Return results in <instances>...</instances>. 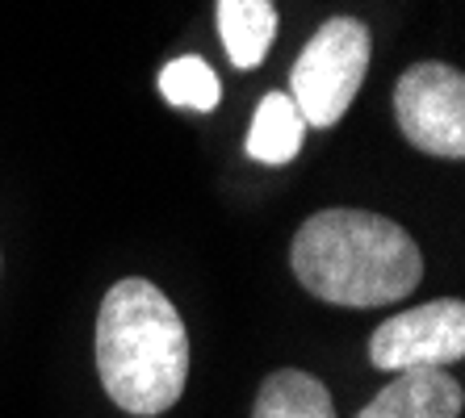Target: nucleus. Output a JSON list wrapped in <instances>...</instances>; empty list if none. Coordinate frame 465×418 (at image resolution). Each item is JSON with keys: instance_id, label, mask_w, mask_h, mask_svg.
I'll list each match as a JSON object with an SVG mask.
<instances>
[{"instance_id": "obj_6", "label": "nucleus", "mask_w": 465, "mask_h": 418, "mask_svg": "<svg viewBox=\"0 0 465 418\" xmlns=\"http://www.w3.org/2000/svg\"><path fill=\"white\" fill-rule=\"evenodd\" d=\"M461 381L444 368L399 373L357 418H461Z\"/></svg>"}, {"instance_id": "obj_7", "label": "nucleus", "mask_w": 465, "mask_h": 418, "mask_svg": "<svg viewBox=\"0 0 465 418\" xmlns=\"http://www.w3.org/2000/svg\"><path fill=\"white\" fill-rule=\"evenodd\" d=\"M218 34L231 63L252 72L264 63L272 38H277V9L272 0H218Z\"/></svg>"}, {"instance_id": "obj_1", "label": "nucleus", "mask_w": 465, "mask_h": 418, "mask_svg": "<svg viewBox=\"0 0 465 418\" xmlns=\"http://www.w3.org/2000/svg\"><path fill=\"white\" fill-rule=\"evenodd\" d=\"M293 277L311 297L331 306H390L423 277V256L399 222L369 209H319L290 247Z\"/></svg>"}, {"instance_id": "obj_9", "label": "nucleus", "mask_w": 465, "mask_h": 418, "mask_svg": "<svg viewBox=\"0 0 465 418\" xmlns=\"http://www.w3.org/2000/svg\"><path fill=\"white\" fill-rule=\"evenodd\" d=\"M252 418H336V402L319 376L302 368H282L260 385Z\"/></svg>"}, {"instance_id": "obj_8", "label": "nucleus", "mask_w": 465, "mask_h": 418, "mask_svg": "<svg viewBox=\"0 0 465 418\" xmlns=\"http://www.w3.org/2000/svg\"><path fill=\"white\" fill-rule=\"evenodd\" d=\"M306 134V122L298 113V105L290 101V92H269V97L256 105V118L248 130V155L256 163H272L282 168L298 155Z\"/></svg>"}, {"instance_id": "obj_3", "label": "nucleus", "mask_w": 465, "mask_h": 418, "mask_svg": "<svg viewBox=\"0 0 465 418\" xmlns=\"http://www.w3.org/2000/svg\"><path fill=\"white\" fill-rule=\"evenodd\" d=\"M369 72V30L357 17H331L302 46L290 72V101L306 126H336Z\"/></svg>"}, {"instance_id": "obj_10", "label": "nucleus", "mask_w": 465, "mask_h": 418, "mask_svg": "<svg viewBox=\"0 0 465 418\" xmlns=\"http://www.w3.org/2000/svg\"><path fill=\"white\" fill-rule=\"evenodd\" d=\"M160 92L168 105L210 113V109H218V75L206 67V59L184 54V59H173L160 72Z\"/></svg>"}, {"instance_id": "obj_4", "label": "nucleus", "mask_w": 465, "mask_h": 418, "mask_svg": "<svg viewBox=\"0 0 465 418\" xmlns=\"http://www.w3.org/2000/svg\"><path fill=\"white\" fill-rule=\"evenodd\" d=\"M402 139L423 155H465V75L449 63H415L394 88Z\"/></svg>"}, {"instance_id": "obj_2", "label": "nucleus", "mask_w": 465, "mask_h": 418, "mask_svg": "<svg viewBox=\"0 0 465 418\" xmlns=\"http://www.w3.org/2000/svg\"><path fill=\"white\" fill-rule=\"evenodd\" d=\"M97 373L114 406L155 418L173 410L189 381V331L173 297L147 277H126L101 297Z\"/></svg>"}, {"instance_id": "obj_5", "label": "nucleus", "mask_w": 465, "mask_h": 418, "mask_svg": "<svg viewBox=\"0 0 465 418\" xmlns=\"http://www.w3.org/2000/svg\"><path fill=\"white\" fill-rule=\"evenodd\" d=\"M465 355V306L461 297H440L394 314L369 335V360L386 373L444 368Z\"/></svg>"}]
</instances>
